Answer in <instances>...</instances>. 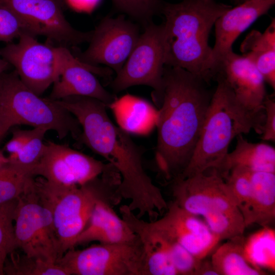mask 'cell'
<instances>
[{"instance_id": "obj_1", "label": "cell", "mask_w": 275, "mask_h": 275, "mask_svg": "<svg viewBox=\"0 0 275 275\" xmlns=\"http://www.w3.org/2000/svg\"><path fill=\"white\" fill-rule=\"evenodd\" d=\"M60 104L79 122L81 133L78 142L104 157L118 171L121 182L116 193L129 201V209L142 218H157L166 210L167 203L160 189L146 172L143 152L129 134L115 125L108 117L106 105L97 99L72 96L62 99Z\"/></svg>"}, {"instance_id": "obj_2", "label": "cell", "mask_w": 275, "mask_h": 275, "mask_svg": "<svg viewBox=\"0 0 275 275\" xmlns=\"http://www.w3.org/2000/svg\"><path fill=\"white\" fill-rule=\"evenodd\" d=\"M208 84L181 68L164 67L155 159L167 180L181 174L193 155L213 93Z\"/></svg>"}, {"instance_id": "obj_3", "label": "cell", "mask_w": 275, "mask_h": 275, "mask_svg": "<svg viewBox=\"0 0 275 275\" xmlns=\"http://www.w3.org/2000/svg\"><path fill=\"white\" fill-rule=\"evenodd\" d=\"M232 7L214 0L164 2V66L181 68L209 82V34L217 18Z\"/></svg>"}, {"instance_id": "obj_4", "label": "cell", "mask_w": 275, "mask_h": 275, "mask_svg": "<svg viewBox=\"0 0 275 275\" xmlns=\"http://www.w3.org/2000/svg\"><path fill=\"white\" fill-rule=\"evenodd\" d=\"M217 85L208 106L193 155L177 177L186 178L212 170L220 174L230 144L237 135L253 129L262 133L264 109L251 111L236 98L224 77L217 73Z\"/></svg>"}, {"instance_id": "obj_5", "label": "cell", "mask_w": 275, "mask_h": 275, "mask_svg": "<svg viewBox=\"0 0 275 275\" xmlns=\"http://www.w3.org/2000/svg\"><path fill=\"white\" fill-rule=\"evenodd\" d=\"M120 182V174L114 168L81 185L56 184L41 177L34 178L35 191L52 215L60 258L71 249L73 240L86 227L99 200L117 203L120 200L116 190Z\"/></svg>"}, {"instance_id": "obj_6", "label": "cell", "mask_w": 275, "mask_h": 275, "mask_svg": "<svg viewBox=\"0 0 275 275\" xmlns=\"http://www.w3.org/2000/svg\"><path fill=\"white\" fill-rule=\"evenodd\" d=\"M173 201L201 216L219 240L243 234L246 227L242 214L225 181L215 170L172 181Z\"/></svg>"}, {"instance_id": "obj_7", "label": "cell", "mask_w": 275, "mask_h": 275, "mask_svg": "<svg viewBox=\"0 0 275 275\" xmlns=\"http://www.w3.org/2000/svg\"><path fill=\"white\" fill-rule=\"evenodd\" d=\"M0 118L10 127L26 125L56 132L62 140L70 134L78 141L81 126L57 100L42 98L30 90L15 70L0 76Z\"/></svg>"}, {"instance_id": "obj_8", "label": "cell", "mask_w": 275, "mask_h": 275, "mask_svg": "<svg viewBox=\"0 0 275 275\" xmlns=\"http://www.w3.org/2000/svg\"><path fill=\"white\" fill-rule=\"evenodd\" d=\"M164 26L153 21L144 26L138 41L120 72L111 83L114 93L134 86L153 89L152 97L160 106L164 67Z\"/></svg>"}, {"instance_id": "obj_9", "label": "cell", "mask_w": 275, "mask_h": 275, "mask_svg": "<svg viewBox=\"0 0 275 275\" xmlns=\"http://www.w3.org/2000/svg\"><path fill=\"white\" fill-rule=\"evenodd\" d=\"M143 248L138 240L71 249L56 263L68 275H143Z\"/></svg>"}, {"instance_id": "obj_10", "label": "cell", "mask_w": 275, "mask_h": 275, "mask_svg": "<svg viewBox=\"0 0 275 275\" xmlns=\"http://www.w3.org/2000/svg\"><path fill=\"white\" fill-rule=\"evenodd\" d=\"M33 181L17 199L14 214L17 249L28 256L56 263L60 258L59 244L52 215L40 202Z\"/></svg>"}, {"instance_id": "obj_11", "label": "cell", "mask_w": 275, "mask_h": 275, "mask_svg": "<svg viewBox=\"0 0 275 275\" xmlns=\"http://www.w3.org/2000/svg\"><path fill=\"white\" fill-rule=\"evenodd\" d=\"M18 38L17 43H9L0 48V56L15 67L25 86L40 96L58 77L61 46L41 43L26 33Z\"/></svg>"}, {"instance_id": "obj_12", "label": "cell", "mask_w": 275, "mask_h": 275, "mask_svg": "<svg viewBox=\"0 0 275 275\" xmlns=\"http://www.w3.org/2000/svg\"><path fill=\"white\" fill-rule=\"evenodd\" d=\"M140 36L139 25L126 19L124 14L115 18L106 16L93 30L88 48L83 52L78 51L74 56L88 65H105L117 74Z\"/></svg>"}, {"instance_id": "obj_13", "label": "cell", "mask_w": 275, "mask_h": 275, "mask_svg": "<svg viewBox=\"0 0 275 275\" xmlns=\"http://www.w3.org/2000/svg\"><path fill=\"white\" fill-rule=\"evenodd\" d=\"M113 166L51 141L44 143L42 154L31 170L52 183L81 185L100 176Z\"/></svg>"}, {"instance_id": "obj_14", "label": "cell", "mask_w": 275, "mask_h": 275, "mask_svg": "<svg viewBox=\"0 0 275 275\" xmlns=\"http://www.w3.org/2000/svg\"><path fill=\"white\" fill-rule=\"evenodd\" d=\"M159 219L149 222L139 218L134 221L145 230L183 246L198 259L205 258L220 241L199 216L184 210L173 201Z\"/></svg>"}, {"instance_id": "obj_15", "label": "cell", "mask_w": 275, "mask_h": 275, "mask_svg": "<svg viewBox=\"0 0 275 275\" xmlns=\"http://www.w3.org/2000/svg\"><path fill=\"white\" fill-rule=\"evenodd\" d=\"M14 10L24 21L31 35L43 36L50 41L75 46L89 42L93 30L75 29L63 12V0H0Z\"/></svg>"}, {"instance_id": "obj_16", "label": "cell", "mask_w": 275, "mask_h": 275, "mask_svg": "<svg viewBox=\"0 0 275 275\" xmlns=\"http://www.w3.org/2000/svg\"><path fill=\"white\" fill-rule=\"evenodd\" d=\"M113 71L108 67L84 63L67 47L61 46L60 67L48 98L56 100L71 96H87L99 100L107 107L117 97L104 89L96 75L108 78Z\"/></svg>"}, {"instance_id": "obj_17", "label": "cell", "mask_w": 275, "mask_h": 275, "mask_svg": "<svg viewBox=\"0 0 275 275\" xmlns=\"http://www.w3.org/2000/svg\"><path fill=\"white\" fill-rule=\"evenodd\" d=\"M274 3L275 0H249L232 7L217 18L214 25L215 43L209 63L212 78L222 60L233 51V44L238 37L267 13Z\"/></svg>"}, {"instance_id": "obj_18", "label": "cell", "mask_w": 275, "mask_h": 275, "mask_svg": "<svg viewBox=\"0 0 275 275\" xmlns=\"http://www.w3.org/2000/svg\"><path fill=\"white\" fill-rule=\"evenodd\" d=\"M217 73L224 77L243 106L251 111L264 109L263 103L267 96L265 81L250 60L231 51L219 63Z\"/></svg>"}, {"instance_id": "obj_19", "label": "cell", "mask_w": 275, "mask_h": 275, "mask_svg": "<svg viewBox=\"0 0 275 275\" xmlns=\"http://www.w3.org/2000/svg\"><path fill=\"white\" fill-rule=\"evenodd\" d=\"M116 202L108 200H99L93 211L88 224L73 240L71 249L92 241L110 244L135 241L139 236L112 208Z\"/></svg>"}, {"instance_id": "obj_20", "label": "cell", "mask_w": 275, "mask_h": 275, "mask_svg": "<svg viewBox=\"0 0 275 275\" xmlns=\"http://www.w3.org/2000/svg\"><path fill=\"white\" fill-rule=\"evenodd\" d=\"M118 126L129 133L146 135L156 127L158 109L148 101L127 94L108 105Z\"/></svg>"}, {"instance_id": "obj_21", "label": "cell", "mask_w": 275, "mask_h": 275, "mask_svg": "<svg viewBox=\"0 0 275 275\" xmlns=\"http://www.w3.org/2000/svg\"><path fill=\"white\" fill-rule=\"evenodd\" d=\"M242 56L250 60L265 82L275 89V19L263 33L252 30L242 42Z\"/></svg>"}, {"instance_id": "obj_22", "label": "cell", "mask_w": 275, "mask_h": 275, "mask_svg": "<svg viewBox=\"0 0 275 275\" xmlns=\"http://www.w3.org/2000/svg\"><path fill=\"white\" fill-rule=\"evenodd\" d=\"M236 138L235 148L228 153L219 174L224 179L235 167H243L251 171L275 173L273 147L264 143L250 142L242 134Z\"/></svg>"}, {"instance_id": "obj_23", "label": "cell", "mask_w": 275, "mask_h": 275, "mask_svg": "<svg viewBox=\"0 0 275 275\" xmlns=\"http://www.w3.org/2000/svg\"><path fill=\"white\" fill-rule=\"evenodd\" d=\"M250 179L252 194L245 226L269 227L275 219V173L250 171Z\"/></svg>"}, {"instance_id": "obj_24", "label": "cell", "mask_w": 275, "mask_h": 275, "mask_svg": "<svg viewBox=\"0 0 275 275\" xmlns=\"http://www.w3.org/2000/svg\"><path fill=\"white\" fill-rule=\"evenodd\" d=\"M245 237L239 235L227 241L213 253L211 262L218 275H264L266 272L254 267L244 251Z\"/></svg>"}, {"instance_id": "obj_25", "label": "cell", "mask_w": 275, "mask_h": 275, "mask_svg": "<svg viewBox=\"0 0 275 275\" xmlns=\"http://www.w3.org/2000/svg\"><path fill=\"white\" fill-rule=\"evenodd\" d=\"M263 229L245 238L244 251L250 264L256 268L263 270L275 269V232L270 227Z\"/></svg>"}, {"instance_id": "obj_26", "label": "cell", "mask_w": 275, "mask_h": 275, "mask_svg": "<svg viewBox=\"0 0 275 275\" xmlns=\"http://www.w3.org/2000/svg\"><path fill=\"white\" fill-rule=\"evenodd\" d=\"M8 257L4 267L6 274L68 275L58 264L40 257L29 256L24 253L20 255L15 251Z\"/></svg>"}, {"instance_id": "obj_27", "label": "cell", "mask_w": 275, "mask_h": 275, "mask_svg": "<svg viewBox=\"0 0 275 275\" xmlns=\"http://www.w3.org/2000/svg\"><path fill=\"white\" fill-rule=\"evenodd\" d=\"M34 177L29 168L9 161L0 166V205L16 200Z\"/></svg>"}, {"instance_id": "obj_28", "label": "cell", "mask_w": 275, "mask_h": 275, "mask_svg": "<svg viewBox=\"0 0 275 275\" xmlns=\"http://www.w3.org/2000/svg\"><path fill=\"white\" fill-rule=\"evenodd\" d=\"M224 180L244 222L249 214L252 194L250 171L243 167L233 168Z\"/></svg>"}, {"instance_id": "obj_29", "label": "cell", "mask_w": 275, "mask_h": 275, "mask_svg": "<svg viewBox=\"0 0 275 275\" xmlns=\"http://www.w3.org/2000/svg\"><path fill=\"white\" fill-rule=\"evenodd\" d=\"M116 11L128 15L144 27L160 14L163 0H111Z\"/></svg>"}, {"instance_id": "obj_30", "label": "cell", "mask_w": 275, "mask_h": 275, "mask_svg": "<svg viewBox=\"0 0 275 275\" xmlns=\"http://www.w3.org/2000/svg\"><path fill=\"white\" fill-rule=\"evenodd\" d=\"M17 199L0 205V275L5 274V262L17 249L13 225Z\"/></svg>"}, {"instance_id": "obj_31", "label": "cell", "mask_w": 275, "mask_h": 275, "mask_svg": "<svg viewBox=\"0 0 275 275\" xmlns=\"http://www.w3.org/2000/svg\"><path fill=\"white\" fill-rule=\"evenodd\" d=\"M48 131L44 127H38L35 134L24 144L15 155L8 156L9 162L31 168L40 159L43 152V139Z\"/></svg>"}, {"instance_id": "obj_32", "label": "cell", "mask_w": 275, "mask_h": 275, "mask_svg": "<svg viewBox=\"0 0 275 275\" xmlns=\"http://www.w3.org/2000/svg\"><path fill=\"white\" fill-rule=\"evenodd\" d=\"M25 33L30 34L24 21L11 8L0 3V41L11 42Z\"/></svg>"}, {"instance_id": "obj_33", "label": "cell", "mask_w": 275, "mask_h": 275, "mask_svg": "<svg viewBox=\"0 0 275 275\" xmlns=\"http://www.w3.org/2000/svg\"><path fill=\"white\" fill-rule=\"evenodd\" d=\"M160 237L167 246L178 275H195L201 259L194 257L178 243Z\"/></svg>"}, {"instance_id": "obj_34", "label": "cell", "mask_w": 275, "mask_h": 275, "mask_svg": "<svg viewBox=\"0 0 275 275\" xmlns=\"http://www.w3.org/2000/svg\"><path fill=\"white\" fill-rule=\"evenodd\" d=\"M265 118L261 139L263 141L275 142V101L266 96L263 102Z\"/></svg>"}, {"instance_id": "obj_35", "label": "cell", "mask_w": 275, "mask_h": 275, "mask_svg": "<svg viewBox=\"0 0 275 275\" xmlns=\"http://www.w3.org/2000/svg\"><path fill=\"white\" fill-rule=\"evenodd\" d=\"M38 127L30 130L15 129L12 132L11 139L5 144L4 150L8 156L16 155L24 144L35 134Z\"/></svg>"}, {"instance_id": "obj_36", "label": "cell", "mask_w": 275, "mask_h": 275, "mask_svg": "<svg viewBox=\"0 0 275 275\" xmlns=\"http://www.w3.org/2000/svg\"><path fill=\"white\" fill-rule=\"evenodd\" d=\"M64 4L77 12L90 13L101 3L102 0H63Z\"/></svg>"}, {"instance_id": "obj_37", "label": "cell", "mask_w": 275, "mask_h": 275, "mask_svg": "<svg viewBox=\"0 0 275 275\" xmlns=\"http://www.w3.org/2000/svg\"><path fill=\"white\" fill-rule=\"evenodd\" d=\"M204 259L201 260L195 275H218L213 267L211 261Z\"/></svg>"}, {"instance_id": "obj_38", "label": "cell", "mask_w": 275, "mask_h": 275, "mask_svg": "<svg viewBox=\"0 0 275 275\" xmlns=\"http://www.w3.org/2000/svg\"><path fill=\"white\" fill-rule=\"evenodd\" d=\"M11 128L0 118V141Z\"/></svg>"}, {"instance_id": "obj_39", "label": "cell", "mask_w": 275, "mask_h": 275, "mask_svg": "<svg viewBox=\"0 0 275 275\" xmlns=\"http://www.w3.org/2000/svg\"><path fill=\"white\" fill-rule=\"evenodd\" d=\"M11 64L5 59L0 58V76L10 67Z\"/></svg>"}, {"instance_id": "obj_40", "label": "cell", "mask_w": 275, "mask_h": 275, "mask_svg": "<svg viewBox=\"0 0 275 275\" xmlns=\"http://www.w3.org/2000/svg\"><path fill=\"white\" fill-rule=\"evenodd\" d=\"M8 157L5 156L3 151H0V166L8 162Z\"/></svg>"}, {"instance_id": "obj_41", "label": "cell", "mask_w": 275, "mask_h": 275, "mask_svg": "<svg viewBox=\"0 0 275 275\" xmlns=\"http://www.w3.org/2000/svg\"><path fill=\"white\" fill-rule=\"evenodd\" d=\"M248 1H249V0H237L236 1L238 2V4H239L240 3H242L243 2H244Z\"/></svg>"}, {"instance_id": "obj_42", "label": "cell", "mask_w": 275, "mask_h": 275, "mask_svg": "<svg viewBox=\"0 0 275 275\" xmlns=\"http://www.w3.org/2000/svg\"></svg>"}, {"instance_id": "obj_43", "label": "cell", "mask_w": 275, "mask_h": 275, "mask_svg": "<svg viewBox=\"0 0 275 275\" xmlns=\"http://www.w3.org/2000/svg\"><path fill=\"white\" fill-rule=\"evenodd\" d=\"M237 1V0H236Z\"/></svg>"}]
</instances>
